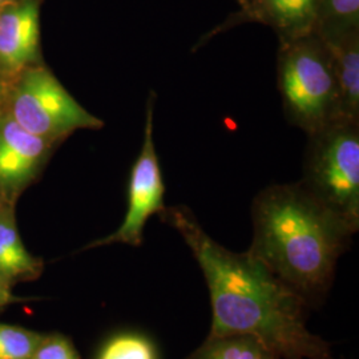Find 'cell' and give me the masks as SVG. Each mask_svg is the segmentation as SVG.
Returning <instances> with one entry per match:
<instances>
[{"label":"cell","instance_id":"obj_16","mask_svg":"<svg viewBox=\"0 0 359 359\" xmlns=\"http://www.w3.org/2000/svg\"><path fill=\"white\" fill-rule=\"evenodd\" d=\"M29 359H81L72 339L65 334H43Z\"/></svg>","mask_w":359,"mask_h":359},{"label":"cell","instance_id":"obj_9","mask_svg":"<svg viewBox=\"0 0 359 359\" xmlns=\"http://www.w3.org/2000/svg\"><path fill=\"white\" fill-rule=\"evenodd\" d=\"M320 0H248L241 11L206 39L241 22H258L271 27L280 41L294 40L314 32ZM206 39H203V43Z\"/></svg>","mask_w":359,"mask_h":359},{"label":"cell","instance_id":"obj_11","mask_svg":"<svg viewBox=\"0 0 359 359\" xmlns=\"http://www.w3.org/2000/svg\"><path fill=\"white\" fill-rule=\"evenodd\" d=\"M16 203L0 201V277L11 286L35 281L41 276L44 262L32 256L18 231Z\"/></svg>","mask_w":359,"mask_h":359},{"label":"cell","instance_id":"obj_7","mask_svg":"<svg viewBox=\"0 0 359 359\" xmlns=\"http://www.w3.org/2000/svg\"><path fill=\"white\" fill-rule=\"evenodd\" d=\"M55 145L27 132L4 109L0 112V201L16 203Z\"/></svg>","mask_w":359,"mask_h":359},{"label":"cell","instance_id":"obj_15","mask_svg":"<svg viewBox=\"0 0 359 359\" xmlns=\"http://www.w3.org/2000/svg\"><path fill=\"white\" fill-rule=\"evenodd\" d=\"M41 333L0 322V359H29Z\"/></svg>","mask_w":359,"mask_h":359},{"label":"cell","instance_id":"obj_8","mask_svg":"<svg viewBox=\"0 0 359 359\" xmlns=\"http://www.w3.org/2000/svg\"><path fill=\"white\" fill-rule=\"evenodd\" d=\"M39 0H15L0 8V76L10 80L40 62Z\"/></svg>","mask_w":359,"mask_h":359},{"label":"cell","instance_id":"obj_20","mask_svg":"<svg viewBox=\"0 0 359 359\" xmlns=\"http://www.w3.org/2000/svg\"><path fill=\"white\" fill-rule=\"evenodd\" d=\"M238 3H240V6H241V8L246 6V3H248V0H238Z\"/></svg>","mask_w":359,"mask_h":359},{"label":"cell","instance_id":"obj_13","mask_svg":"<svg viewBox=\"0 0 359 359\" xmlns=\"http://www.w3.org/2000/svg\"><path fill=\"white\" fill-rule=\"evenodd\" d=\"M359 31V0H320L314 32L321 39Z\"/></svg>","mask_w":359,"mask_h":359},{"label":"cell","instance_id":"obj_17","mask_svg":"<svg viewBox=\"0 0 359 359\" xmlns=\"http://www.w3.org/2000/svg\"><path fill=\"white\" fill-rule=\"evenodd\" d=\"M26 299L19 298L13 293V286L0 277V309L7 308L13 304H19Z\"/></svg>","mask_w":359,"mask_h":359},{"label":"cell","instance_id":"obj_19","mask_svg":"<svg viewBox=\"0 0 359 359\" xmlns=\"http://www.w3.org/2000/svg\"><path fill=\"white\" fill-rule=\"evenodd\" d=\"M13 1H15V0H0V8L7 6V4H10V3H13Z\"/></svg>","mask_w":359,"mask_h":359},{"label":"cell","instance_id":"obj_1","mask_svg":"<svg viewBox=\"0 0 359 359\" xmlns=\"http://www.w3.org/2000/svg\"><path fill=\"white\" fill-rule=\"evenodd\" d=\"M158 218L179 233L204 274L208 335H252L281 359H334L332 345L308 329V304L258 258L218 244L188 206H165Z\"/></svg>","mask_w":359,"mask_h":359},{"label":"cell","instance_id":"obj_18","mask_svg":"<svg viewBox=\"0 0 359 359\" xmlns=\"http://www.w3.org/2000/svg\"><path fill=\"white\" fill-rule=\"evenodd\" d=\"M6 93H7V79L0 76V112L4 109Z\"/></svg>","mask_w":359,"mask_h":359},{"label":"cell","instance_id":"obj_10","mask_svg":"<svg viewBox=\"0 0 359 359\" xmlns=\"http://www.w3.org/2000/svg\"><path fill=\"white\" fill-rule=\"evenodd\" d=\"M322 41L330 53L337 80V120L359 123V31Z\"/></svg>","mask_w":359,"mask_h":359},{"label":"cell","instance_id":"obj_3","mask_svg":"<svg viewBox=\"0 0 359 359\" xmlns=\"http://www.w3.org/2000/svg\"><path fill=\"white\" fill-rule=\"evenodd\" d=\"M277 75L289 124L309 136L337 120L338 90L333 62L316 32L280 41Z\"/></svg>","mask_w":359,"mask_h":359},{"label":"cell","instance_id":"obj_4","mask_svg":"<svg viewBox=\"0 0 359 359\" xmlns=\"http://www.w3.org/2000/svg\"><path fill=\"white\" fill-rule=\"evenodd\" d=\"M302 179L318 203L359 229V123L334 120L309 135Z\"/></svg>","mask_w":359,"mask_h":359},{"label":"cell","instance_id":"obj_14","mask_svg":"<svg viewBox=\"0 0 359 359\" xmlns=\"http://www.w3.org/2000/svg\"><path fill=\"white\" fill-rule=\"evenodd\" d=\"M95 359H160V353L145 334L126 330L109 335L99 347Z\"/></svg>","mask_w":359,"mask_h":359},{"label":"cell","instance_id":"obj_6","mask_svg":"<svg viewBox=\"0 0 359 359\" xmlns=\"http://www.w3.org/2000/svg\"><path fill=\"white\" fill-rule=\"evenodd\" d=\"M154 104L156 93L151 90L145 108L142 151L129 175L127 212L124 219L114 233L92 241L84 246L83 250L112 244L142 246L148 219L154 215L158 216L165 209V184L154 145Z\"/></svg>","mask_w":359,"mask_h":359},{"label":"cell","instance_id":"obj_2","mask_svg":"<svg viewBox=\"0 0 359 359\" xmlns=\"http://www.w3.org/2000/svg\"><path fill=\"white\" fill-rule=\"evenodd\" d=\"M249 253L309 305L320 308L329 294L337 264L355 234L342 218L299 184L270 185L252 204Z\"/></svg>","mask_w":359,"mask_h":359},{"label":"cell","instance_id":"obj_12","mask_svg":"<svg viewBox=\"0 0 359 359\" xmlns=\"http://www.w3.org/2000/svg\"><path fill=\"white\" fill-rule=\"evenodd\" d=\"M185 359H281L252 335H208Z\"/></svg>","mask_w":359,"mask_h":359},{"label":"cell","instance_id":"obj_5","mask_svg":"<svg viewBox=\"0 0 359 359\" xmlns=\"http://www.w3.org/2000/svg\"><path fill=\"white\" fill-rule=\"evenodd\" d=\"M4 111L27 132L59 144L80 129H99L92 115L43 65H31L7 80Z\"/></svg>","mask_w":359,"mask_h":359}]
</instances>
